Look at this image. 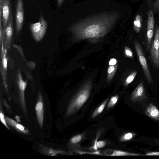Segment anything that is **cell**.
I'll list each match as a JSON object with an SVG mask.
<instances>
[{"label": "cell", "mask_w": 159, "mask_h": 159, "mask_svg": "<svg viewBox=\"0 0 159 159\" xmlns=\"http://www.w3.org/2000/svg\"><path fill=\"white\" fill-rule=\"evenodd\" d=\"M15 118L17 121L20 122V116H16L15 117Z\"/></svg>", "instance_id": "cell-33"}, {"label": "cell", "mask_w": 159, "mask_h": 159, "mask_svg": "<svg viewBox=\"0 0 159 159\" xmlns=\"http://www.w3.org/2000/svg\"><path fill=\"white\" fill-rule=\"evenodd\" d=\"M135 134L131 132L127 133L123 135L120 138L121 141H126L129 140L134 137Z\"/></svg>", "instance_id": "cell-23"}, {"label": "cell", "mask_w": 159, "mask_h": 159, "mask_svg": "<svg viewBox=\"0 0 159 159\" xmlns=\"http://www.w3.org/2000/svg\"><path fill=\"white\" fill-rule=\"evenodd\" d=\"M83 135L81 134H78L72 137L71 139V142L74 144L80 142L82 138Z\"/></svg>", "instance_id": "cell-25"}, {"label": "cell", "mask_w": 159, "mask_h": 159, "mask_svg": "<svg viewBox=\"0 0 159 159\" xmlns=\"http://www.w3.org/2000/svg\"><path fill=\"white\" fill-rule=\"evenodd\" d=\"M18 132L22 134H27L29 133L28 130L22 125L17 123L14 128Z\"/></svg>", "instance_id": "cell-22"}, {"label": "cell", "mask_w": 159, "mask_h": 159, "mask_svg": "<svg viewBox=\"0 0 159 159\" xmlns=\"http://www.w3.org/2000/svg\"><path fill=\"white\" fill-rule=\"evenodd\" d=\"M41 151L43 153L48 155L51 156H57L58 154H66V152L56 150L41 145L40 146Z\"/></svg>", "instance_id": "cell-15"}, {"label": "cell", "mask_w": 159, "mask_h": 159, "mask_svg": "<svg viewBox=\"0 0 159 159\" xmlns=\"http://www.w3.org/2000/svg\"><path fill=\"white\" fill-rule=\"evenodd\" d=\"M3 0H0V4H1Z\"/></svg>", "instance_id": "cell-34"}, {"label": "cell", "mask_w": 159, "mask_h": 159, "mask_svg": "<svg viewBox=\"0 0 159 159\" xmlns=\"http://www.w3.org/2000/svg\"><path fill=\"white\" fill-rule=\"evenodd\" d=\"M146 114L152 119L159 121V111L153 104H150L148 107L146 109Z\"/></svg>", "instance_id": "cell-14"}, {"label": "cell", "mask_w": 159, "mask_h": 159, "mask_svg": "<svg viewBox=\"0 0 159 159\" xmlns=\"http://www.w3.org/2000/svg\"><path fill=\"white\" fill-rule=\"evenodd\" d=\"M152 7L155 13L159 11V0H156L152 4Z\"/></svg>", "instance_id": "cell-28"}, {"label": "cell", "mask_w": 159, "mask_h": 159, "mask_svg": "<svg viewBox=\"0 0 159 159\" xmlns=\"http://www.w3.org/2000/svg\"><path fill=\"white\" fill-rule=\"evenodd\" d=\"M11 0H3L0 4V12L2 16L3 36L5 35L7 22L10 16Z\"/></svg>", "instance_id": "cell-7"}, {"label": "cell", "mask_w": 159, "mask_h": 159, "mask_svg": "<svg viewBox=\"0 0 159 159\" xmlns=\"http://www.w3.org/2000/svg\"><path fill=\"white\" fill-rule=\"evenodd\" d=\"M117 67V65H116L108 67L107 71V81H109L112 79L116 73Z\"/></svg>", "instance_id": "cell-19"}, {"label": "cell", "mask_w": 159, "mask_h": 159, "mask_svg": "<svg viewBox=\"0 0 159 159\" xmlns=\"http://www.w3.org/2000/svg\"><path fill=\"white\" fill-rule=\"evenodd\" d=\"M124 53L125 57L133 58V54L131 49L128 47L125 46V47Z\"/></svg>", "instance_id": "cell-24"}, {"label": "cell", "mask_w": 159, "mask_h": 159, "mask_svg": "<svg viewBox=\"0 0 159 159\" xmlns=\"http://www.w3.org/2000/svg\"><path fill=\"white\" fill-rule=\"evenodd\" d=\"M117 62L115 58H111L109 62V64L110 66L115 65Z\"/></svg>", "instance_id": "cell-31"}, {"label": "cell", "mask_w": 159, "mask_h": 159, "mask_svg": "<svg viewBox=\"0 0 159 159\" xmlns=\"http://www.w3.org/2000/svg\"><path fill=\"white\" fill-rule=\"evenodd\" d=\"M13 19L12 13L10 15L6 28L5 34L3 38V47L7 49L10 48L13 35Z\"/></svg>", "instance_id": "cell-8"}, {"label": "cell", "mask_w": 159, "mask_h": 159, "mask_svg": "<svg viewBox=\"0 0 159 159\" xmlns=\"http://www.w3.org/2000/svg\"><path fill=\"white\" fill-rule=\"evenodd\" d=\"M148 0V1H151V0Z\"/></svg>", "instance_id": "cell-36"}, {"label": "cell", "mask_w": 159, "mask_h": 159, "mask_svg": "<svg viewBox=\"0 0 159 159\" xmlns=\"http://www.w3.org/2000/svg\"><path fill=\"white\" fill-rule=\"evenodd\" d=\"M48 26V23L41 13L39 21L34 23H31L30 28L32 36L37 41L41 40L44 37Z\"/></svg>", "instance_id": "cell-3"}, {"label": "cell", "mask_w": 159, "mask_h": 159, "mask_svg": "<svg viewBox=\"0 0 159 159\" xmlns=\"http://www.w3.org/2000/svg\"><path fill=\"white\" fill-rule=\"evenodd\" d=\"M119 17L118 13H103L80 21L71 26L70 30L75 41L96 40L106 35Z\"/></svg>", "instance_id": "cell-1"}, {"label": "cell", "mask_w": 159, "mask_h": 159, "mask_svg": "<svg viewBox=\"0 0 159 159\" xmlns=\"http://www.w3.org/2000/svg\"><path fill=\"white\" fill-rule=\"evenodd\" d=\"M159 28L156 30L154 39L150 48L151 57L154 66L159 68Z\"/></svg>", "instance_id": "cell-6"}, {"label": "cell", "mask_w": 159, "mask_h": 159, "mask_svg": "<svg viewBox=\"0 0 159 159\" xmlns=\"http://www.w3.org/2000/svg\"><path fill=\"white\" fill-rule=\"evenodd\" d=\"M0 119L1 122L8 129H9V128L7 125V122L6 120L5 117H4L3 113L0 111Z\"/></svg>", "instance_id": "cell-27"}, {"label": "cell", "mask_w": 159, "mask_h": 159, "mask_svg": "<svg viewBox=\"0 0 159 159\" xmlns=\"http://www.w3.org/2000/svg\"><path fill=\"white\" fill-rule=\"evenodd\" d=\"M155 21L152 10H149L148 11L147 19V48L150 49L152 40V39Z\"/></svg>", "instance_id": "cell-10"}, {"label": "cell", "mask_w": 159, "mask_h": 159, "mask_svg": "<svg viewBox=\"0 0 159 159\" xmlns=\"http://www.w3.org/2000/svg\"><path fill=\"white\" fill-rule=\"evenodd\" d=\"M24 20V11L23 3L22 0H17L15 22L16 31L18 34L22 29Z\"/></svg>", "instance_id": "cell-9"}, {"label": "cell", "mask_w": 159, "mask_h": 159, "mask_svg": "<svg viewBox=\"0 0 159 159\" xmlns=\"http://www.w3.org/2000/svg\"><path fill=\"white\" fill-rule=\"evenodd\" d=\"M146 98L144 86L142 80L131 94L130 100L134 102L142 101Z\"/></svg>", "instance_id": "cell-12"}, {"label": "cell", "mask_w": 159, "mask_h": 159, "mask_svg": "<svg viewBox=\"0 0 159 159\" xmlns=\"http://www.w3.org/2000/svg\"><path fill=\"white\" fill-rule=\"evenodd\" d=\"M35 110L38 122L40 127L42 128L43 126L44 120V108L43 96L40 92L38 93Z\"/></svg>", "instance_id": "cell-11"}, {"label": "cell", "mask_w": 159, "mask_h": 159, "mask_svg": "<svg viewBox=\"0 0 159 159\" xmlns=\"http://www.w3.org/2000/svg\"><path fill=\"white\" fill-rule=\"evenodd\" d=\"M108 99L109 98L106 99L98 107L95 109L92 114V118L95 117L103 111L107 103L108 102Z\"/></svg>", "instance_id": "cell-18"}, {"label": "cell", "mask_w": 159, "mask_h": 159, "mask_svg": "<svg viewBox=\"0 0 159 159\" xmlns=\"http://www.w3.org/2000/svg\"><path fill=\"white\" fill-rule=\"evenodd\" d=\"M16 80L18 88L20 102L22 109L25 116H27L25 100V92L27 83L23 79L20 70L18 69L16 75Z\"/></svg>", "instance_id": "cell-5"}, {"label": "cell", "mask_w": 159, "mask_h": 159, "mask_svg": "<svg viewBox=\"0 0 159 159\" xmlns=\"http://www.w3.org/2000/svg\"><path fill=\"white\" fill-rule=\"evenodd\" d=\"M142 17L139 14L137 15L133 22V28L137 33H139L142 27Z\"/></svg>", "instance_id": "cell-16"}, {"label": "cell", "mask_w": 159, "mask_h": 159, "mask_svg": "<svg viewBox=\"0 0 159 159\" xmlns=\"http://www.w3.org/2000/svg\"><path fill=\"white\" fill-rule=\"evenodd\" d=\"M119 98V96L116 95L112 96L109 101L107 109H108L113 107L116 103Z\"/></svg>", "instance_id": "cell-20"}, {"label": "cell", "mask_w": 159, "mask_h": 159, "mask_svg": "<svg viewBox=\"0 0 159 159\" xmlns=\"http://www.w3.org/2000/svg\"><path fill=\"white\" fill-rule=\"evenodd\" d=\"M158 28H159V27ZM158 41H159V33Z\"/></svg>", "instance_id": "cell-35"}, {"label": "cell", "mask_w": 159, "mask_h": 159, "mask_svg": "<svg viewBox=\"0 0 159 159\" xmlns=\"http://www.w3.org/2000/svg\"><path fill=\"white\" fill-rule=\"evenodd\" d=\"M5 119L7 123L14 128H15L18 123L15 120L7 117H6Z\"/></svg>", "instance_id": "cell-26"}, {"label": "cell", "mask_w": 159, "mask_h": 159, "mask_svg": "<svg viewBox=\"0 0 159 159\" xmlns=\"http://www.w3.org/2000/svg\"><path fill=\"white\" fill-rule=\"evenodd\" d=\"M137 72L135 70L132 72L126 78L125 83V85H128L132 82L137 74Z\"/></svg>", "instance_id": "cell-21"}, {"label": "cell", "mask_w": 159, "mask_h": 159, "mask_svg": "<svg viewBox=\"0 0 159 159\" xmlns=\"http://www.w3.org/2000/svg\"><path fill=\"white\" fill-rule=\"evenodd\" d=\"M145 156H159V152H147Z\"/></svg>", "instance_id": "cell-30"}, {"label": "cell", "mask_w": 159, "mask_h": 159, "mask_svg": "<svg viewBox=\"0 0 159 159\" xmlns=\"http://www.w3.org/2000/svg\"><path fill=\"white\" fill-rule=\"evenodd\" d=\"M110 156H141L142 155L129 152H125L121 150H115L113 151L112 153L107 155Z\"/></svg>", "instance_id": "cell-17"}, {"label": "cell", "mask_w": 159, "mask_h": 159, "mask_svg": "<svg viewBox=\"0 0 159 159\" xmlns=\"http://www.w3.org/2000/svg\"><path fill=\"white\" fill-rule=\"evenodd\" d=\"M97 147L99 148H102L105 145V143L103 141H99L97 142Z\"/></svg>", "instance_id": "cell-29"}, {"label": "cell", "mask_w": 159, "mask_h": 159, "mask_svg": "<svg viewBox=\"0 0 159 159\" xmlns=\"http://www.w3.org/2000/svg\"><path fill=\"white\" fill-rule=\"evenodd\" d=\"M92 79L90 78L81 86L72 98L66 109V117L77 112L88 98L92 87Z\"/></svg>", "instance_id": "cell-2"}, {"label": "cell", "mask_w": 159, "mask_h": 159, "mask_svg": "<svg viewBox=\"0 0 159 159\" xmlns=\"http://www.w3.org/2000/svg\"><path fill=\"white\" fill-rule=\"evenodd\" d=\"M2 48L1 52V72L3 78V82L6 88L7 86V49L3 48V46H2Z\"/></svg>", "instance_id": "cell-13"}, {"label": "cell", "mask_w": 159, "mask_h": 159, "mask_svg": "<svg viewBox=\"0 0 159 159\" xmlns=\"http://www.w3.org/2000/svg\"><path fill=\"white\" fill-rule=\"evenodd\" d=\"M64 0H57V5L59 7H60L63 4Z\"/></svg>", "instance_id": "cell-32"}, {"label": "cell", "mask_w": 159, "mask_h": 159, "mask_svg": "<svg viewBox=\"0 0 159 159\" xmlns=\"http://www.w3.org/2000/svg\"><path fill=\"white\" fill-rule=\"evenodd\" d=\"M134 44L146 80L148 83L152 84V77L141 45L139 42L136 40L134 41Z\"/></svg>", "instance_id": "cell-4"}]
</instances>
